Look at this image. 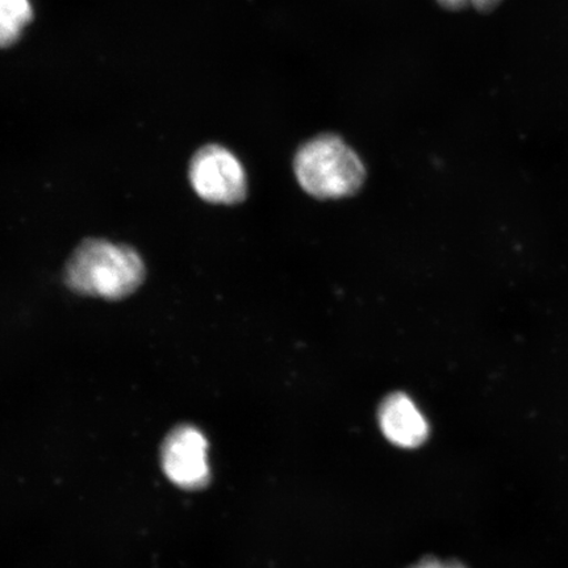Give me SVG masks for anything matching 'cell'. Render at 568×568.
Returning <instances> with one entry per match:
<instances>
[{"mask_svg":"<svg viewBox=\"0 0 568 568\" xmlns=\"http://www.w3.org/2000/svg\"><path fill=\"white\" fill-rule=\"evenodd\" d=\"M409 568H467L464 564L458 560H443L436 557H425L418 560L417 564Z\"/></svg>","mask_w":568,"mask_h":568,"instance_id":"8","label":"cell"},{"mask_svg":"<svg viewBox=\"0 0 568 568\" xmlns=\"http://www.w3.org/2000/svg\"><path fill=\"white\" fill-rule=\"evenodd\" d=\"M32 16L30 0H0V48L17 42Z\"/></svg>","mask_w":568,"mask_h":568,"instance_id":"6","label":"cell"},{"mask_svg":"<svg viewBox=\"0 0 568 568\" xmlns=\"http://www.w3.org/2000/svg\"><path fill=\"white\" fill-rule=\"evenodd\" d=\"M379 424L388 442L403 449H415L429 436V425L420 409L407 395L400 393L390 395L383 402Z\"/></svg>","mask_w":568,"mask_h":568,"instance_id":"5","label":"cell"},{"mask_svg":"<svg viewBox=\"0 0 568 568\" xmlns=\"http://www.w3.org/2000/svg\"><path fill=\"white\" fill-rule=\"evenodd\" d=\"M294 170L305 193L317 199L352 196L366 180L358 154L331 133L305 142L295 155Z\"/></svg>","mask_w":568,"mask_h":568,"instance_id":"2","label":"cell"},{"mask_svg":"<svg viewBox=\"0 0 568 568\" xmlns=\"http://www.w3.org/2000/svg\"><path fill=\"white\" fill-rule=\"evenodd\" d=\"M145 280L144 261L134 248L110 241H84L68 262L65 281L75 293L119 301Z\"/></svg>","mask_w":568,"mask_h":568,"instance_id":"1","label":"cell"},{"mask_svg":"<svg viewBox=\"0 0 568 568\" xmlns=\"http://www.w3.org/2000/svg\"><path fill=\"white\" fill-rule=\"evenodd\" d=\"M446 10L458 11L475 7L478 11H491L501 0H437Z\"/></svg>","mask_w":568,"mask_h":568,"instance_id":"7","label":"cell"},{"mask_svg":"<svg viewBox=\"0 0 568 568\" xmlns=\"http://www.w3.org/2000/svg\"><path fill=\"white\" fill-rule=\"evenodd\" d=\"M190 181L205 202L231 205L244 202L246 197L244 166L224 146L199 149L190 163Z\"/></svg>","mask_w":568,"mask_h":568,"instance_id":"3","label":"cell"},{"mask_svg":"<svg viewBox=\"0 0 568 568\" xmlns=\"http://www.w3.org/2000/svg\"><path fill=\"white\" fill-rule=\"evenodd\" d=\"M207 450V438L195 426H176L161 447L163 473L180 488L202 489L211 478Z\"/></svg>","mask_w":568,"mask_h":568,"instance_id":"4","label":"cell"}]
</instances>
